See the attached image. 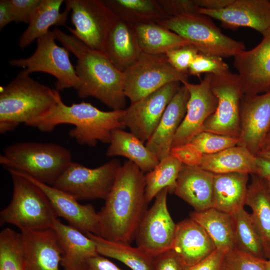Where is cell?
<instances>
[{
  "instance_id": "74e56055",
  "label": "cell",
  "mask_w": 270,
  "mask_h": 270,
  "mask_svg": "<svg viewBox=\"0 0 270 270\" xmlns=\"http://www.w3.org/2000/svg\"><path fill=\"white\" fill-rule=\"evenodd\" d=\"M238 138L202 131L190 142L203 154L218 152L238 144Z\"/></svg>"
},
{
  "instance_id": "f6af8a7d",
  "label": "cell",
  "mask_w": 270,
  "mask_h": 270,
  "mask_svg": "<svg viewBox=\"0 0 270 270\" xmlns=\"http://www.w3.org/2000/svg\"><path fill=\"white\" fill-rule=\"evenodd\" d=\"M186 267L172 249L153 256L152 270H185Z\"/></svg>"
},
{
  "instance_id": "e575fe53",
  "label": "cell",
  "mask_w": 270,
  "mask_h": 270,
  "mask_svg": "<svg viewBox=\"0 0 270 270\" xmlns=\"http://www.w3.org/2000/svg\"><path fill=\"white\" fill-rule=\"evenodd\" d=\"M182 166L178 160L170 154L145 174V199L148 204L164 188L174 192Z\"/></svg>"
},
{
  "instance_id": "e0dca14e",
  "label": "cell",
  "mask_w": 270,
  "mask_h": 270,
  "mask_svg": "<svg viewBox=\"0 0 270 270\" xmlns=\"http://www.w3.org/2000/svg\"><path fill=\"white\" fill-rule=\"evenodd\" d=\"M234 58L244 94H259L270 89V30L254 48Z\"/></svg>"
},
{
  "instance_id": "816d5d0a",
  "label": "cell",
  "mask_w": 270,
  "mask_h": 270,
  "mask_svg": "<svg viewBox=\"0 0 270 270\" xmlns=\"http://www.w3.org/2000/svg\"><path fill=\"white\" fill-rule=\"evenodd\" d=\"M270 150V132L266 136L261 147L260 152Z\"/></svg>"
},
{
  "instance_id": "60d3db41",
  "label": "cell",
  "mask_w": 270,
  "mask_h": 270,
  "mask_svg": "<svg viewBox=\"0 0 270 270\" xmlns=\"http://www.w3.org/2000/svg\"><path fill=\"white\" fill-rule=\"evenodd\" d=\"M198 52L194 46L190 44L172 48L168 51L166 55L170 63L176 70L188 74L190 66Z\"/></svg>"
},
{
  "instance_id": "7a4b0ae2",
  "label": "cell",
  "mask_w": 270,
  "mask_h": 270,
  "mask_svg": "<svg viewBox=\"0 0 270 270\" xmlns=\"http://www.w3.org/2000/svg\"><path fill=\"white\" fill-rule=\"evenodd\" d=\"M56 38L77 58L75 66L80 81L76 90L81 98L94 97L112 110H124V72L103 52L89 48L80 40L60 29L52 30Z\"/></svg>"
},
{
  "instance_id": "83f0119b",
  "label": "cell",
  "mask_w": 270,
  "mask_h": 270,
  "mask_svg": "<svg viewBox=\"0 0 270 270\" xmlns=\"http://www.w3.org/2000/svg\"><path fill=\"white\" fill-rule=\"evenodd\" d=\"M214 242L216 250L226 254L236 248L235 223L232 214L214 208L190 213Z\"/></svg>"
},
{
  "instance_id": "ee69618b",
  "label": "cell",
  "mask_w": 270,
  "mask_h": 270,
  "mask_svg": "<svg viewBox=\"0 0 270 270\" xmlns=\"http://www.w3.org/2000/svg\"><path fill=\"white\" fill-rule=\"evenodd\" d=\"M42 0H8L14 20L28 24Z\"/></svg>"
},
{
  "instance_id": "f546056e",
  "label": "cell",
  "mask_w": 270,
  "mask_h": 270,
  "mask_svg": "<svg viewBox=\"0 0 270 270\" xmlns=\"http://www.w3.org/2000/svg\"><path fill=\"white\" fill-rule=\"evenodd\" d=\"M106 156H124L144 173L152 171L160 162L138 138L122 129L112 132Z\"/></svg>"
},
{
  "instance_id": "681fc988",
  "label": "cell",
  "mask_w": 270,
  "mask_h": 270,
  "mask_svg": "<svg viewBox=\"0 0 270 270\" xmlns=\"http://www.w3.org/2000/svg\"><path fill=\"white\" fill-rule=\"evenodd\" d=\"M14 22L8 0H0V30Z\"/></svg>"
},
{
  "instance_id": "db71d44e",
  "label": "cell",
  "mask_w": 270,
  "mask_h": 270,
  "mask_svg": "<svg viewBox=\"0 0 270 270\" xmlns=\"http://www.w3.org/2000/svg\"><path fill=\"white\" fill-rule=\"evenodd\" d=\"M261 262L264 270H270V258L268 260L261 259Z\"/></svg>"
},
{
  "instance_id": "9c48e42d",
  "label": "cell",
  "mask_w": 270,
  "mask_h": 270,
  "mask_svg": "<svg viewBox=\"0 0 270 270\" xmlns=\"http://www.w3.org/2000/svg\"><path fill=\"white\" fill-rule=\"evenodd\" d=\"M124 72V93L134 102L174 82L188 81V74L178 71L166 54L142 52L138 60Z\"/></svg>"
},
{
  "instance_id": "d590c367",
  "label": "cell",
  "mask_w": 270,
  "mask_h": 270,
  "mask_svg": "<svg viewBox=\"0 0 270 270\" xmlns=\"http://www.w3.org/2000/svg\"><path fill=\"white\" fill-rule=\"evenodd\" d=\"M235 223L236 248L260 259H265L260 236L250 214L244 208L232 214Z\"/></svg>"
},
{
  "instance_id": "d6986e66",
  "label": "cell",
  "mask_w": 270,
  "mask_h": 270,
  "mask_svg": "<svg viewBox=\"0 0 270 270\" xmlns=\"http://www.w3.org/2000/svg\"><path fill=\"white\" fill-rule=\"evenodd\" d=\"M16 172L30 180L43 190L58 217L62 218L69 225L86 234L91 233L100 236L98 212H96L92 205L82 204L72 196L64 191L38 182L25 174Z\"/></svg>"
},
{
  "instance_id": "11a10c76",
  "label": "cell",
  "mask_w": 270,
  "mask_h": 270,
  "mask_svg": "<svg viewBox=\"0 0 270 270\" xmlns=\"http://www.w3.org/2000/svg\"><path fill=\"white\" fill-rule=\"evenodd\" d=\"M270 190V179H264Z\"/></svg>"
},
{
  "instance_id": "d6a6232c",
  "label": "cell",
  "mask_w": 270,
  "mask_h": 270,
  "mask_svg": "<svg viewBox=\"0 0 270 270\" xmlns=\"http://www.w3.org/2000/svg\"><path fill=\"white\" fill-rule=\"evenodd\" d=\"M134 26L140 48L144 53L166 54L172 48L190 44L178 34L157 22Z\"/></svg>"
},
{
  "instance_id": "f1b7e54d",
  "label": "cell",
  "mask_w": 270,
  "mask_h": 270,
  "mask_svg": "<svg viewBox=\"0 0 270 270\" xmlns=\"http://www.w3.org/2000/svg\"><path fill=\"white\" fill-rule=\"evenodd\" d=\"M62 0H42L34 12L28 26L20 36L18 45L24 49L34 40L43 36L50 31L52 26H65L70 8L66 5L64 12H60Z\"/></svg>"
},
{
  "instance_id": "9a60e30c",
  "label": "cell",
  "mask_w": 270,
  "mask_h": 270,
  "mask_svg": "<svg viewBox=\"0 0 270 270\" xmlns=\"http://www.w3.org/2000/svg\"><path fill=\"white\" fill-rule=\"evenodd\" d=\"M212 74H206L198 84L184 81L190 97L185 116L174 138L172 148L189 142L202 131L207 119L215 112L218 100L213 93L210 82Z\"/></svg>"
},
{
  "instance_id": "603a6c76",
  "label": "cell",
  "mask_w": 270,
  "mask_h": 270,
  "mask_svg": "<svg viewBox=\"0 0 270 270\" xmlns=\"http://www.w3.org/2000/svg\"><path fill=\"white\" fill-rule=\"evenodd\" d=\"M214 174L200 166H182L174 193L200 212L212 206Z\"/></svg>"
},
{
  "instance_id": "1f68e13d",
  "label": "cell",
  "mask_w": 270,
  "mask_h": 270,
  "mask_svg": "<svg viewBox=\"0 0 270 270\" xmlns=\"http://www.w3.org/2000/svg\"><path fill=\"white\" fill-rule=\"evenodd\" d=\"M86 235L94 241L99 254L119 260L132 270H152L153 256L140 248L108 240L91 233Z\"/></svg>"
},
{
  "instance_id": "ba28073f",
  "label": "cell",
  "mask_w": 270,
  "mask_h": 270,
  "mask_svg": "<svg viewBox=\"0 0 270 270\" xmlns=\"http://www.w3.org/2000/svg\"><path fill=\"white\" fill-rule=\"evenodd\" d=\"M56 40L54 32L50 30L37 40L36 50L30 56L12 60L9 64L23 68L29 74L43 72L53 76L56 80V90L58 92L69 88L77 90L80 81L70 60L68 50L58 46Z\"/></svg>"
},
{
  "instance_id": "7c38bea8",
  "label": "cell",
  "mask_w": 270,
  "mask_h": 270,
  "mask_svg": "<svg viewBox=\"0 0 270 270\" xmlns=\"http://www.w3.org/2000/svg\"><path fill=\"white\" fill-rule=\"evenodd\" d=\"M74 28L66 26L72 35L89 48L104 53L106 38L118 17L100 0H66Z\"/></svg>"
},
{
  "instance_id": "836d02e7",
  "label": "cell",
  "mask_w": 270,
  "mask_h": 270,
  "mask_svg": "<svg viewBox=\"0 0 270 270\" xmlns=\"http://www.w3.org/2000/svg\"><path fill=\"white\" fill-rule=\"evenodd\" d=\"M120 19L133 25L158 22L168 18L157 0H104Z\"/></svg>"
},
{
  "instance_id": "484cf974",
  "label": "cell",
  "mask_w": 270,
  "mask_h": 270,
  "mask_svg": "<svg viewBox=\"0 0 270 270\" xmlns=\"http://www.w3.org/2000/svg\"><path fill=\"white\" fill-rule=\"evenodd\" d=\"M249 174L236 172L214 174L212 208L230 214L244 208Z\"/></svg>"
},
{
  "instance_id": "30bf717a",
  "label": "cell",
  "mask_w": 270,
  "mask_h": 270,
  "mask_svg": "<svg viewBox=\"0 0 270 270\" xmlns=\"http://www.w3.org/2000/svg\"><path fill=\"white\" fill-rule=\"evenodd\" d=\"M121 165L116 159L94 168L72 162L52 186L78 200H105L112 188Z\"/></svg>"
},
{
  "instance_id": "bcb514c9",
  "label": "cell",
  "mask_w": 270,
  "mask_h": 270,
  "mask_svg": "<svg viewBox=\"0 0 270 270\" xmlns=\"http://www.w3.org/2000/svg\"><path fill=\"white\" fill-rule=\"evenodd\" d=\"M226 253L216 250L208 256L185 270H222Z\"/></svg>"
},
{
  "instance_id": "52a82bcc",
  "label": "cell",
  "mask_w": 270,
  "mask_h": 270,
  "mask_svg": "<svg viewBox=\"0 0 270 270\" xmlns=\"http://www.w3.org/2000/svg\"><path fill=\"white\" fill-rule=\"evenodd\" d=\"M180 36L200 52L227 58L246 50L244 44L224 34L210 18L192 14L166 18L158 22Z\"/></svg>"
},
{
  "instance_id": "f907efd6",
  "label": "cell",
  "mask_w": 270,
  "mask_h": 270,
  "mask_svg": "<svg viewBox=\"0 0 270 270\" xmlns=\"http://www.w3.org/2000/svg\"><path fill=\"white\" fill-rule=\"evenodd\" d=\"M255 174L264 179H270V160L256 156Z\"/></svg>"
},
{
  "instance_id": "2e32d148",
  "label": "cell",
  "mask_w": 270,
  "mask_h": 270,
  "mask_svg": "<svg viewBox=\"0 0 270 270\" xmlns=\"http://www.w3.org/2000/svg\"><path fill=\"white\" fill-rule=\"evenodd\" d=\"M238 145L256 156L270 128V89L263 94H246L240 106Z\"/></svg>"
},
{
  "instance_id": "5b68a950",
  "label": "cell",
  "mask_w": 270,
  "mask_h": 270,
  "mask_svg": "<svg viewBox=\"0 0 270 270\" xmlns=\"http://www.w3.org/2000/svg\"><path fill=\"white\" fill-rule=\"evenodd\" d=\"M72 162L69 149L51 142H18L5 148L0 155V164L8 171L25 174L50 186Z\"/></svg>"
},
{
  "instance_id": "c3c4849f",
  "label": "cell",
  "mask_w": 270,
  "mask_h": 270,
  "mask_svg": "<svg viewBox=\"0 0 270 270\" xmlns=\"http://www.w3.org/2000/svg\"><path fill=\"white\" fill-rule=\"evenodd\" d=\"M234 0H195L200 8L210 10H220L228 6Z\"/></svg>"
},
{
  "instance_id": "3957f363",
  "label": "cell",
  "mask_w": 270,
  "mask_h": 270,
  "mask_svg": "<svg viewBox=\"0 0 270 270\" xmlns=\"http://www.w3.org/2000/svg\"><path fill=\"white\" fill-rule=\"evenodd\" d=\"M124 113V110L104 111L84 102L68 106L60 97L48 114L30 126L50 132L58 125L72 124L74 128L68 135L80 145L94 147L99 142L109 144L113 131L126 128Z\"/></svg>"
},
{
  "instance_id": "8fae6325",
  "label": "cell",
  "mask_w": 270,
  "mask_h": 270,
  "mask_svg": "<svg viewBox=\"0 0 270 270\" xmlns=\"http://www.w3.org/2000/svg\"><path fill=\"white\" fill-rule=\"evenodd\" d=\"M210 86L218 104L215 112L206 121L202 131L238 138L240 102L244 94L238 74L228 71L212 74Z\"/></svg>"
},
{
  "instance_id": "7dc6e473",
  "label": "cell",
  "mask_w": 270,
  "mask_h": 270,
  "mask_svg": "<svg viewBox=\"0 0 270 270\" xmlns=\"http://www.w3.org/2000/svg\"><path fill=\"white\" fill-rule=\"evenodd\" d=\"M82 270H123L106 257L98 254L90 258Z\"/></svg>"
},
{
  "instance_id": "d4e9b609",
  "label": "cell",
  "mask_w": 270,
  "mask_h": 270,
  "mask_svg": "<svg viewBox=\"0 0 270 270\" xmlns=\"http://www.w3.org/2000/svg\"><path fill=\"white\" fill-rule=\"evenodd\" d=\"M62 250L61 266L64 270H82L86 262L99 254L94 241L88 236L58 218L54 224Z\"/></svg>"
},
{
  "instance_id": "7bdbcfd3",
  "label": "cell",
  "mask_w": 270,
  "mask_h": 270,
  "mask_svg": "<svg viewBox=\"0 0 270 270\" xmlns=\"http://www.w3.org/2000/svg\"><path fill=\"white\" fill-rule=\"evenodd\" d=\"M170 154L182 164L192 166H200L204 156L190 142L172 148Z\"/></svg>"
},
{
  "instance_id": "8d00e7d4",
  "label": "cell",
  "mask_w": 270,
  "mask_h": 270,
  "mask_svg": "<svg viewBox=\"0 0 270 270\" xmlns=\"http://www.w3.org/2000/svg\"><path fill=\"white\" fill-rule=\"evenodd\" d=\"M0 270H26L21 233L9 228L0 232Z\"/></svg>"
},
{
  "instance_id": "ffe728a7",
  "label": "cell",
  "mask_w": 270,
  "mask_h": 270,
  "mask_svg": "<svg viewBox=\"0 0 270 270\" xmlns=\"http://www.w3.org/2000/svg\"><path fill=\"white\" fill-rule=\"evenodd\" d=\"M20 233L26 270H60L62 250L52 228Z\"/></svg>"
},
{
  "instance_id": "7402d4cb",
  "label": "cell",
  "mask_w": 270,
  "mask_h": 270,
  "mask_svg": "<svg viewBox=\"0 0 270 270\" xmlns=\"http://www.w3.org/2000/svg\"><path fill=\"white\" fill-rule=\"evenodd\" d=\"M171 249L186 266L197 264L216 250L204 229L190 218L176 224Z\"/></svg>"
},
{
  "instance_id": "cb8c5ba5",
  "label": "cell",
  "mask_w": 270,
  "mask_h": 270,
  "mask_svg": "<svg viewBox=\"0 0 270 270\" xmlns=\"http://www.w3.org/2000/svg\"><path fill=\"white\" fill-rule=\"evenodd\" d=\"M142 52L134 26L118 18L108 32L104 54L118 69L124 72Z\"/></svg>"
},
{
  "instance_id": "4dcf8cb0",
  "label": "cell",
  "mask_w": 270,
  "mask_h": 270,
  "mask_svg": "<svg viewBox=\"0 0 270 270\" xmlns=\"http://www.w3.org/2000/svg\"><path fill=\"white\" fill-rule=\"evenodd\" d=\"M256 156L244 146L236 145L218 152L204 154L200 166L214 174L256 173Z\"/></svg>"
},
{
  "instance_id": "b9f144b4",
  "label": "cell",
  "mask_w": 270,
  "mask_h": 270,
  "mask_svg": "<svg viewBox=\"0 0 270 270\" xmlns=\"http://www.w3.org/2000/svg\"><path fill=\"white\" fill-rule=\"evenodd\" d=\"M168 18L198 14L195 0H157Z\"/></svg>"
},
{
  "instance_id": "5bb4252c",
  "label": "cell",
  "mask_w": 270,
  "mask_h": 270,
  "mask_svg": "<svg viewBox=\"0 0 270 270\" xmlns=\"http://www.w3.org/2000/svg\"><path fill=\"white\" fill-rule=\"evenodd\" d=\"M180 82L167 84L124 110L123 120L132 134L144 143L157 128L170 101L181 86Z\"/></svg>"
},
{
  "instance_id": "f35d334b",
  "label": "cell",
  "mask_w": 270,
  "mask_h": 270,
  "mask_svg": "<svg viewBox=\"0 0 270 270\" xmlns=\"http://www.w3.org/2000/svg\"><path fill=\"white\" fill-rule=\"evenodd\" d=\"M228 71V66L222 58L199 52L192 62L188 72L199 76L202 74L218 75Z\"/></svg>"
},
{
  "instance_id": "6da1fadb",
  "label": "cell",
  "mask_w": 270,
  "mask_h": 270,
  "mask_svg": "<svg viewBox=\"0 0 270 270\" xmlns=\"http://www.w3.org/2000/svg\"><path fill=\"white\" fill-rule=\"evenodd\" d=\"M145 174L134 163L121 165L104 206L98 212L100 236L130 244L146 211Z\"/></svg>"
},
{
  "instance_id": "277c9868",
  "label": "cell",
  "mask_w": 270,
  "mask_h": 270,
  "mask_svg": "<svg viewBox=\"0 0 270 270\" xmlns=\"http://www.w3.org/2000/svg\"><path fill=\"white\" fill-rule=\"evenodd\" d=\"M22 70L10 83L0 87V132L20 124L28 126L48 114L60 98V92L32 78Z\"/></svg>"
},
{
  "instance_id": "8992f818",
  "label": "cell",
  "mask_w": 270,
  "mask_h": 270,
  "mask_svg": "<svg viewBox=\"0 0 270 270\" xmlns=\"http://www.w3.org/2000/svg\"><path fill=\"white\" fill-rule=\"evenodd\" d=\"M8 172L12 196L8 205L0 211V225H14L20 232L52 228L58 216L45 193L28 178L14 171Z\"/></svg>"
},
{
  "instance_id": "4316f807",
  "label": "cell",
  "mask_w": 270,
  "mask_h": 270,
  "mask_svg": "<svg viewBox=\"0 0 270 270\" xmlns=\"http://www.w3.org/2000/svg\"><path fill=\"white\" fill-rule=\"evenodd\" d=\"M248 186L246 204L262 240L265 257L270 258V190L265 180L254 174Z\"/></svg>"
},
{
  "instance_id": "4fadbf2b",
  "label": "cell",
  "mask_w": 270,
  "mask_h": 270,
  "mask_svg": "<svg viewBox=\"0 0 270 270\" xmlns=\"http://www.w3.org/2000/svg\"><path fill=\"white\" fill-rule=\"evenodd\" d=\"M168 192L166 188L156 196L136 232L134 239L137 246L152 256L171 249L172 245L176 224L168 208Z\"/></svg>"
},
{
  "instance_id": "f5cc1de1",
  "label": "cell",
  "mask_w": 270,
  "mask_h": 270,
  "mask_svg": "<svg viewBox=\"0 0 270 270\" xmlns=\"http://www.w3.org/2000/svg\"><path fill=\"white\" fill-rule=\"evenodd\" d=\"M256 156L270 160V150L259 152Z\"/></svg>"
},
{
  "instance_id": "44dd1931",
  "label": "cell",
  "mask_w": 270,
  "mask_h": 270,
  "mask_svg": "<svg viewBox=\"0 0 270 270\" xmlns=\"http://www.w3.org/2000/svg\"><path fill=\"white\" fill-rule=\"evenodd\" d=\"M189 97L188 89L182 84L167 106L154 132L146 142V148L159 161L170 155L174 138L186 112Z\"/></svg>"
},
{
  "instance_id": "ab89813d",
  "label": "cell",
  "mask_w": 270,
  "mask_h": 270,
  "mask_svg": "<svg viewBox=\"0 0 270 270\" xmlns=\"http://www.w3.org/2000/svg\"><path fill=\"white\" fill-rule=\"evenodd\" d=\"M222 270H264L261 259L234 248L227 252Z\"/></svg>"
},
{
  "instance_id": "ac0fdd59",
  "label": "cell",
  "mask_w": 270,
  "mask_h": 270,
  "mask_svg": "<svg viewBox=\"0 0 270 270\" xmlns=\"http://www.w3.org/2000/svg\"><path fill=\"white\" fill-rule=\"evenodd\" d=\"M198 14L220 21L227 28H250L262 36L270 30V0H234L220 10L200 8Z\"/></svg>"
}]
</instances>
